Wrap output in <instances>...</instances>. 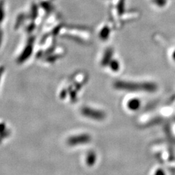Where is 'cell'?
Segmentation results:
<instances>
[{
  "instance_id": "obj_1",
  "label": "cell",
  "mask_w": 175,
  "mask_h": 175,
  "mask_svg": "<svg viewBox=\"0 0 175 175\" xmlns=\"http://www.w3.org/2000/svg\"><path fill=\"white\" fill-rule=\"evenodd\" d=\"M114 87L117 90H127L128 92H153L156 86L150 83H136L117 81L114 83Z\"/></svg>"
},
{
  "instance_id": "obj_2",
  "label": "cell",
  "mask_w": 175,
  "mask_h": 175,
  "mask_svg": "<svg viewBox=\"0 0 175 175\" xmlns=\"http://www.w3.org/2000/svg\"><path fill=\"white\" fill-rule=\"evenodd\" d=\"M81 114L87 118H90L93 120L101 121L106 117L105 113L103 111L85 106L81 109Z\"/></svg>"
},
{
  "instance_id": "obj_3",
  "label": "cell",
  "mask_w": 175,
  "mask_h": 175,
  "mask_svg": "<svg viewBox=\"0 0 175 175\" xmlns=\"http://www.w3.org/2000/svg\"><path fill=\"white\" fill-rule=\"evenodd\" d=\"M91 140V137L88 134H81L78 135H74L69 137L68 140V144L70 146H77L86 144Z\"/></svg>"
},
{
  "instance_id": "obj_4",
  "label": "cell",
  "mask_w": 175,
  "mask_h": 175,
  "mask_svg": "<svg viewBox=\"0 0 175 175\" xmlns=\"http://www.w3.org/2000/svg\"><path fill=\"white\" fill-rule=\"evenodd\" d=\"M34 41H35V38L33 37L31 38L29 40L27 45L26 46L24 50H23L19 57H18L17 59L18 63L21 64L23 62H24L25 61L27 60V59H29L31 56L32 53H33V45Z\"/></svg>"
},
{
  "instance_id": "obj_5",
  "label": "cell",
  "mask_w": 175,
  "mask_h": 175,
  "mask_svg": "<svg viewBox=\"0 0 175 175\" xmlns=\"http://www.w3.org/2000/svg\"><path fill=\"white\" fill-rule=\"evenodd\" d=\"M111 72L113 73H118L119 71L121 69V63L118 59V58L113 57V58L111 59L110 62L108 63V64L106 66Z\"/></svg>"
},
{
  "instance_id": "obj_6",
  "label": "cell",
  "mask_w": 175,
  "mask_h": 175,
  "mask_svg": "<svg viewBox=\"0 0 175 175\" xmlns=\"http://www.w3.org/2000/svg\"><path fill=\"white\" fill-rule=\"evenodd\" d=\"M111 29L107 25H103L101 26L99 31V37L101 41H107L110 36Z\"/></svg>"
},
{
  "instance_id": "obj_7",
  "label": "cell",
  "mask_w": 175,
  "mask_h": 175,
  "mask_svg": "<svg viewBox=\"0 0 175 175\" xmlns=\"http://www.w3.org/2000/svg\"><path fill=\"white\" fill-rule=\"evenodd\" d=\"M141 105V102L139 99L133 98L129 101L127 106L131 110H137L139 109Z\"/></svg>"
},
{
  "instance_id": "obj_8",
  "label": "cell",
  "mask_w": 175,
  "mask_h": 175,
  "mask_svg": "<svg viewBox=\"0 0 175 175\" xmlns=\"http://www.w3.org/2000/svg\"><path fill=\"white\" fill-rule=\"evenodd\" d=\"M95 161H96V156H95V154L94 153H90L88 155L86 159V162L88 165L92 166L94 164Z\"/></svg>"
},
{
  "instance_id": "obj_9",
  "label": "cell",
  "mask_w": 175,
  "mask_h": 175,
  "mask_svg": "<svg viewBox=\"0 0 175 175\" xmlns=\"http://www.w3.org/2000/svg\"><path fill=\"white\" fill-rule=\"evenodd\" d=\"M5 17L4 11V3L2 0H0V23L2 22Z\"/></svg>"
},
{
  "instance_id": "obj_10",
  "label": "cell",
  "mask_w": 175,
  "mask_h": 175,
  "mask_svg": "<svg viewBox=\"0 0 175 175\" xmlns=\"http://www.w3.org/2000/svg\"><path fill=\"white\" fill-rule=\"evenodd\" d=\"M24 15H23V14H20L19 17H18V19H17V22H16V26L15 27L17 28V27H19L20 26V25L21 24V20H24Z\"/></svg>"
},
{
  "instance_id": "obj_11",
  "label": "cell",
  "mask_w": 175,
  "mask_h": 175,
  "mask_svg": "<svg viewBox=\"0 0 175 175\" xmlns=\"http://www.w3.org/2000/svg\"><path fill=\"white\" fill-rule=\"evenodd\" d=\"M3 36V33L2 32V31L0 30V45H1L2 42Z\"/></svg>"
}]
</instances>
